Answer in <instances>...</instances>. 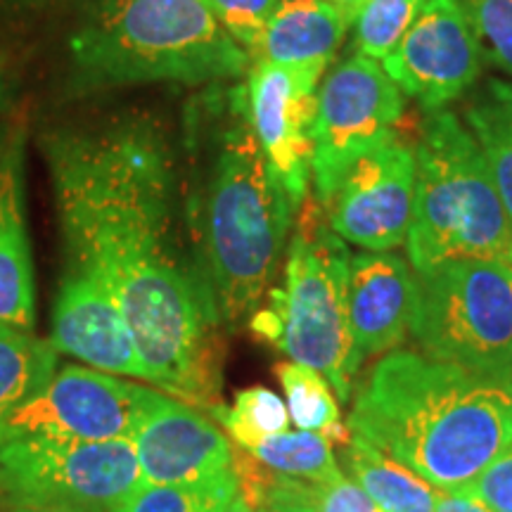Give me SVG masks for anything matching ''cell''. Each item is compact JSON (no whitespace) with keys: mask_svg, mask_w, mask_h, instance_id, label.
<instances>
[{"mask_svg":"<svg viewBox=\"0 0 512 512\" xmlns=\"http://www.w3.org/2000/svg\"><path fill=\"white\" fill-rule=\"evenodd\" d=\"M64 256L95 268L121 306L152 384L209 411L219 356L214 304L178 245L176 162L150 114L43 136Z\"/></svg>","mask_w":512,"mask_h":512,"instance_id":"obj_1","label":"cell"},{"mask_svg":"<svg viewBox=\"0 0 512 512\" xmlns=\"http://www.w3.org/2000/svg\"><path fill=\"white\" fill-rule=\"evenodd\" d=\"M183 150L195 266L219 323L238 328L271 292L299 207L254 136L245 83L190 102Z\"/></svg>","mask_w":512,"mask_h":512,"instance_id":"obj_2","label":"cell"},{"mask_svg":"<svg viewBox=\"0 0 512 512\" xmlns=\"http://www.w3.org/2000/svg\"><path fill=\"white\" fill-rule=\"evenodd\" d=\"M349 432L437 489H463L512 446L503 382L418 351H389L370 370Z\"/></svg>","mask_w":512,"mask_h":512,"instance_id":"obj_3","label":"cell"},{"mask_svg":"<svg viewBox=\"0 0 512 512\" xmlns=\"http://www.w3.org/2000/svg\"><path fill=\"white\" fill-rule=\"evenodd\" d=\"M76 91L242 79L252 57L223 29L207 0H91L69 36Z\"/></svg>","mask_w":512,"mask_h":512,"instance_id":"obj_4","label":"cell"},{"mask_svg":"<svg viewBox=\"0 0 512 512\" xmlns=\"http://www.w3.org/2000/svg\"><path fill=\"white\" fill-rule=\"evenodd\" d=\"M406 252L413 271L448 261L505 259L512 252V219L482 147L448 110L422 121Z\"/></svg>","mask_w":512,"mask_h":512,"instance_id":"obj_5","label":"cell"},{"mask_svg":"<svg viewBox=\"0 0 512 512\" xmlns=\"http://www.w3.org/2000/svg\"><path fill=\"white\" fill-rule=\"evenodd\" d=\"M351 256L316 202L287 247L285 285L271 287L268 306L249 318L256 337L292 361L316 368L342 401L351 396L363 363L349 316Z\"/></svg>","mask_w":512,"mask_h":512,"instance_id":"obj_6","label":"cell"},{"mask_svg":"<svg viewBox=\"0 0 512 512\" xmlns=\"http://www.w3.org/2000/svg\"><path fill=\"white\" fill-rule=\"evenodd\" d=\"M411 335L422 354L505 384L512 370V266L465 259L415 271Z\"/></svg>","mask_w":512,"mask_h":512,"instance_id":"obj_7","label":"cell"},{"mask_svg":"<svg viewBox=\"0 0 512 512\" xmlns=\"http://www.w3.org/2000/svg\"><path fill=\"white\" fill-rule=\"evenodd\" d=\"M140 484L131 439L24 437L0 444V498L12 510L114 512Z\"/></svg>","mask_w":512,"mask_h":512,"instance_id":"obj_8","label":"cell"},{"mask_svg":"<svg viewBox=\"0 0 512 512\" xmlns=\"http://www.w3.org/2000/svg\"><path fill=\"white\" fill-rule=\"evenodd\" d=\"M403 112L406 95L370 57L354 53L325 74L311 131V185L318 204L335 195L358 159L392 143Z\"/></svg>","mask_w":512,"mask_h":512,"instance_id":"obj_9","label":"cell"},{"mask_svg":"<svg viewBox=\"0 0 512 512\" xmlns=\"http://www.w3.org/2000/svg\"><path fill=\"white\" fill-rule=\"evenodd\" d=\"M152 394L155 389L95 368L67 366L34 399L0 422V444L24 437L131 439Z\"/></svg>","mask_w":512,"mask_h":512,"instance_id":"obj_10","label":"cell"},{"mask_svg":"<svg viewBox=\"0 0 512 512\" xmlns=\"http://www.w3.org/2000/svg\"><path fill=\"white\" fill-rule=\"evenodd\" d=\"M484 67L479 38L458 0H425L411 29L382 62L399 91L427 114L470 93Z\"/></svg>","mask_w":512,"mask_h":512,"instance_id":"obj_11","label":"cell"},{"mask_svg":"<svg viewBox=\"0 0 512 512\" xmlns=\"http://www.w3.org/2000/svg\"><path fill=\"white\" fill-rule=\"evenodd\" d=\"M415 197V150L394 138L351 166L323 207L347 245L389 252L406 242Z\"/></svg>","mask_w":512,"mask_h":512,"instance_id":"obj_12","label":"cell"},{"mask_svg":"<svg viewBox=\"0 0 512 512\" xmlns=\"http://www.w3.org/2000/svg\"><path fill=\"white\" fill-rule=\"evenodd\" d=\"M325 67H287L256 60L247 74V107L261 150L302 207L311 188L313 119Z\"/></svg>","mask_w":512,"mask_h":512,"instance_id":"obj_13","label":"cell"},{"mask_svg":"<svg viewBox=\"0 0 512 512\" xmlns=\"http://www.w3.org/2000/svg\"><path fill=\"white\" fill-rule=\"evenodd\" d=\"M48 342L100 373L150 382L121 306L102 275L81 261H64Z\"/></svg>","mask_w":512,"mask_h":512,"instance_id":"obj_14","label":"cell"},{"mask_svg":"<svg viewBox=\"0 0 512 512\" xmlns=\"http://www.w3.org/2000/svg\"><path fill=\"white\" fill-rule=\"evenodd\" d=\"M131 444L150 484L204 482L235 467L226 432L192 403L164 392L152 394Z\"/></svg>","mask_w":512,"mask_h":512,"instance_id":"obj_15","label":"cell"},{"mask_svg":"<svg viewBox=\"0 0 512 512\" xmlns=\"http://www.w3.org/2000/svg\"><path fill=\"white\" fill-rule=\"evenodd\" d=\"M415 271L401 254L361 252L351 256L349 316L363 361L387 354L411 335Z\"/></svg>","mask_w":512,"mask_h":512,"instance_id":"obj_16","label":"cell"},{"mask_svg":"<svg viewBox=\"0 0 512 512\" xmlns=\"http://www.w3.org/2000/svg\"><path fill=\"white\" fill-rule=\"evenodd\" d=\"M36 320L34 259L24 202V136H8L0 157V323L31 330Z\"/></svg>","mask_w":512,"mask_h":512,"instance_id":"obj_17","label":"cell"},{"mask_svg":"<svg viewBox=\"0 0 512 512\" xmlns=\"http://www.w3.org/2000/svg\"><path fill=\"white\" fill-rule=\"evenodd\" d=\"M351 27L354 19L347 12L323 0H280L256 60L328 69Z\"/></svg>","mask_w":512,"mask_h":512,"instance_id":"obj_18","label":"cell"},{"mask_svg":"<svg viewBox=\"0 0 512 512\" xmlns=\"http://www.w3.org/2000/svg\"><path fill=\"white\" fill-rule=\"evenodd\" d=\"M347 467L382 512H434L432 484L354 434L347 441Z\"/></svg>","mask_w":512,"mask_h":512,"instance_id":"obj_19","label":"cell"},{"mask_svg":"<svg viewBox=\"0 0 512 512\" xmlns=\"http://www.w3.org/2000/svg\"><path fill=\"white\" fill-rule=\"evenodd\" d=\"M460 119L482 147L498 195L512 219V100L505 81H486L465 102Z\"/></svg>","mask_w":512,"mask_h":512,"instance_id":"obj_20","label":"cell"},{"mask_svg":"<svg viewBox=\"0 0 512 512\" xmlns=\"http://www.w3.org/2000/svg\"><path fill=\"white\" fill-rule=\"evenodd\" d=\"M57 351L31 330L0 323V422L34 399L55 377Z\"/></svg>","mask_w":512,"mask_h":512,"instance_id":"obj_21","label":"cell"},{"mask_svg":"<svg viewBox=\"0 0 512 512\" xmlns=\"http://www.w3.org/2000/svg\"><path fill=\"white\" fill-rule=\"evenodd\" d=\"M247 453L268 472L299 482H325L339 475L332 441L323 432L287 430L252 446Z\"/></svg>","mask_w":512,"mask_h":512,"instance_id":"obj_22","label":"cell"},{"mask_svg":"<svg viewBox=\"0 0 512 512\" xmlns=\"http://www.w3.org/2000/svg\"><path fill=\"white\" fill-rule=\"evenodd\" d=\"M238 470L192 484L143 482L114 512H226L238 496Z\"/></svg>","mask_w":512,"mask_h":512,"instance_id":"obj_23","label":"cell"},{"mask_svg":"<svg viewBox=\"0 0 512 512\" xmlns=\"http://www.w3.org/2000/svg\"><path fill=\"white\" fill-rule=\"evenodd\" d=\"M211 418L221 422L230 439L240 448L261 444V441L290 430V411L278 394L266 387H249L235 394L233 406L211 408Z\"/></svg>","mask_w":512,"mask_h":512,"instance_id":"obj_24","label":"cell"},{"mask_svg":"<svg viewBox=\"0 0 512 512\" xmlns=\"http://www.w3.org/2000/svg\"><path fill=\"white\" fill-rule=\"evenodd\" d=\"M275 377L283 384L287 411L299 430L328 434L339 425L337 396L316 368L297 361H280L275 366Z\"/></svg>","mask_w":512,"mask_h":512,"instance_id":"obj_25","label":"cell"},{"mask_svg":"<svg viewBox=\"0 0 512 512\" xmlns=\"http://www.w3.org/2000/svg\"><path fill=\"white\" fill-rule=\"evenodd\" d=\"M425 0H368L354 19V50L384 62L411 29Z\"/></svg>","mask_w":512,"mask_h":512,"instance_id":"obj_26","label":"cell"},{"mask_svg":"<svg viewBox=\"0 0 512 512\" xmlns=\"http://www.w3.org/2000/svg\"><path fill=\"white\" fill-rule=\"evenodd\" d=\"M479 38L486 64L512 79V0H458Z\"/></svg>","mask_w":512,"mask_h":512,"instance_id":"obj_27","label":"cell"},{"mask_svg":"<svg viewBox=\"0 0 512 512\" xmlns=\"http://www.w3.org/2000/svg\"><path fill=\"white\" fill-rule=\"evenodd\" d=\"M240 491L252 501L259 512H316L313 501L306 491V484L292 477L261 475L252 465V456L240 465Z\"/></svg>","mask_w":512,"mask_h":512,"instance_id":"obj_28","label":"cell"},{"mask_svg":"<svg viewBox=\"0 0 512 512\" xmlns=\"http://www.w3.org/2000/svg\"><path fill=\"white\" fill-rule=\"evenodd\" d=\"M207 3L223 29L254 62L261 38L280 0H207Z\"/></svg>","mask_w":512,"mask_h":512,"instance_id":"obj_29","label":"cell"},{"mask_svg":"<svg viewBox=\"0 0 512 512\" xmlns=\"http://www.w3.org/2000/svg\"><path fill=\"white\" fill-rule=\"evenodd\" d=\"M316 512H382L354 479L342 472L325 482H304Z\"/></svg>","mask_w":512,"mask_h":512,"instance_id":"obj_30","label":"cell"},{"mask_svg":"<svg viewBox=\"0 0 512 512\" xmlns=\"http://www.w3.org/2000/svg\"><path fill=\"white\" fill-rule=\"evenodd\" d=\"M465 489L482 498L494 512H512V446L505 448L501 456L477 477V482Z\"/></svg>","mask_w":512,"mask_h":512,"instance_id":"obj_31","label":"cell"},{"mask_svg":"<svg viewBox=\"0 0 512 512\" xmlns=\"http://www.w3.org/2000/svg\"><path fill=\"white\" fill-rule=\"evenodd\" d=\"M434 512H494L470 489H437Z\"/></svg>","mask_w":512,"mask_h":512,"instance_id":"obj_32","label":"cell"},{"mask_svg":"<svg viewBox=\"0 0 512 512\" xmlns=\"http://www.w3.org/2000/svg\"><path fill=\"white\" fill-rule=\"evenodd\" d=\"M323 3H330V5H335V8H339V10H344V12H347V15H349L351 19H356L358 10H361L363 5L368 3V0H323Z\"/></svg>","mask_w":512,"mask_h":512,"instance_id":"obj_33","label":"cell"},{"mask_svg":"<svg viewBox=\"0 0 512 512\" xmlns=\"http://www.w3.org/2000/svg\"><path fill=\"white\" fill-rule=\"evenodd\" d=\"M226 512H259V508H256V505L249 501V498L242 494V491H238V496H235L233 501H230Z\"/></svg>","mask_w":512,"mask_h":512,"instance_id":"obj_34","label":"cell"},{"mask_svg":"<svg viewBox=\"0 0 512 512\" xmlns=\"http://www.w3.org/2000/svg\"><path fill=\"white\" fill-rule=\"evenodd\" d=\"M5 98H8V83H5V72H3V62H0V107H3Z\"/></svg>","mask_w":512,"mask_h":512,"instance_id":"obj_35","label":"cell"},{"mask_svg":"<svg viewBox=\"0 0 512 512\" xmlns=\"http://www.w3.org/2000/svg\"><path fill=\"white\" fill-rule=\"evenodd\" d=\"M12 3H17V5H41V3H46V0H12Z\"/></svg>","mask_w":512,"mask_h":512,"instance_id":"obj_36","label":"cell"},{"mask_svg":"<svg viewBox=\"0 0 512 512\" xmlns=\"http://www.w3.org/2000/svg\"><path fill=\"white\" fill-rule=\"evenodd\" d=\"M5 143H8V136H5V133H0V157H3V150H5Z\"/></svg>","mask_w":512,"mask_h":512,"instance_id":"obj_37","label":"cell"},{"mask_svg":"<svg viewBox=\"0 0 512 512\" xmlns=\"http://www.w3.org/2000/svg\"><path fill=\"white\" fill-rule=\"evenodd\" d=\"M12 512H69V510H12Z\"/></svg>","mask_w":512,"mask_h":512,"instance_id":"obj_38","label":"cell"},{"mask_svg":"<svg viewBox=\"0 0 512 512\" xmlns=\"http://www.w3.org/2000/svg\"><path fill=\"white\" fill-rule=\"evenodd\" d=\"M505 387H508V392H510V396H512V370H510L508 380H505Z\"/></svg>","mask_w":512,"mask_h":512,"instance_id":"obj_39","label":"cell"},{"mask_svg":"<svg viewBox=\"0 0 512 512\" xmlns=\"http://www.w3.org/2000/svg\"><path fill=\"white\" fill-rule=\"evenodd\" d=\"M503 81H505V79H503ZM505 91H508L510 100H512V81H505Z\"/></svg>","mask_w":512,"mask_h":512,"instance_id":"obj_40","label":"cell"},{"mask_svg":"<svg viewBox=\"0 0 512 512\" xmlns=\"http://www.w3.org/2000/svg\"><path fill=\"white\" fill-rule=\"evenodd\" d=\"M505 261H508V264H510V266H512V252H510V254H508V256H505Z\"/></svg>","mask_w":512,"mask_h":512,"instance_id":"obj_41","label":"cell"}]
</instances>
